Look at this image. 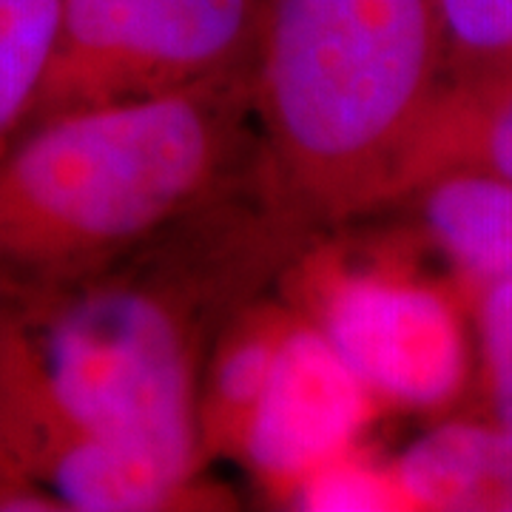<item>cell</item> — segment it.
<instances>
[{
	"instance_id": "cell-1",
	"label": "cell",
	"mask_w": 512,
	"mask_h": 512,
	"mask_svg": "<svg viewBox=\"0 0 512 512\" xmlns=\"http://www.w3.org/2000/svg\"><path fill=\"white\" fill-rule=\"evenodd\" d=\"M242 80L37 120L0 154V296L97 282L200 205L234 148Z\"/></svg>"
},
{
	"instance_id": "cell-2",
	"label": "cell",
	"mask_w": 512,
	"mask_h": 512,
	"mask_svg": "<svg viewBox=\"0 0 512 512\" xmlns=\"http://www.w3.org/2000/svg\"><path fill=\"white\" fill-rule=\"evenodd\" d=\"M433 0H268L256 94L282 220L328 225L384 205L436 100Z\"/></svg>"
},
{
	"instance_id": "cell-3",
	"label": "cell",
	"mask_w": 512,
	"mask_h": 512,
	"mask_svg": "<svg viewBox=\"0 0 512 512\" xmlns=\"http://www.w3.org/2000/svg\"><path fill=\"white\" fill-rule=\"evenodd\" d=\"M20 313L46 382L74 424L197 478L194 365L168 296L97 279Z\"/></svg>"
},
{
	"instance_id": "cell-4",
	"label": "cell",
	"mask_w": 512,
	"mask_h": 512,
	"mask_svg": "<svg viewBox=\"0 0 512 512\" xmlns=\"http://www.w3.org/2000/svg\"><path fill=\"white\" fill-rule=\"evenodd\" d=\"M305 316L376 402L436 410L467 379V336L453 302L416 276L319 256L302 276Z\"/></svg>"
},
{
	"instance_id": "cell-5",
	"label": "cell",
	"mask_w": 512,
	"mask_h": 512,
	"mask_svg": "<svg viewBox=\"0 0 512 512\" xmlns=\"http://www.w3.org/2000/svg\"><path fill=\"white\" fill-rule=\"evenodd\" d=\"M0 439L15 467L77 512H154L197 507V478L97 439L69 419L40 365L20 311L0 308Z\"/></svg>"
},
{
	"instance_id": "cell-6",
	"label": "cell",
	"mask_w": 512,
	"mask_h": 512,
	"mask_svg": "<svg viewBox=\"0 0 512 512\" xmlns=\"http://www.w3.org/2000/svg\"><path fill=\"white\" fill-rule=\"evenodd\" d=\"M376 404L322 328L296 313L239 458L274 498L291 501L311 470L359 444Z\"/></svg>"
},
{
	"instance_id": "cell-7",
	"label": "cell",
	"mask_w": 512,
	"mask_h": 512,
	"mask_svg": "<svg viewBox=\"0 0 512 512\" xmlns=\"http://www.w3.org/2000/svg\"><path fill=\"white\" fill-rule=\"evenodd\" d=\"M202 3L208 0H63L55 60L32 123L94 109L106 77L123 57L168 35Z\"/></svg>"
},
{
	"instance_id": "cell-8",
	"label": "cell",
	"mask_w": 512,
	"mask_h": 512,
	"mask_svg": "<svg viewBox=\"0 0 512 512\" xmlns=\"http://www.w3.org/2000/svg\"><path fill=\"white\" fill-rule=\"evenodd\" d=\"M413 510L512 512V427L450 421L393 461Z\"/></svg>"
},
{
	"instance_id": "cell-9",
	"label": "cell",
	"mask_w": 512,
	"mask_h": 512,
	"mask_svg": "<svg viewBox=\"0 0 512 512\" xmlns=\"http://www.w3.org/2000/svg\"><path fill=\"white\" fill-rule=\"evenodd\" d=\"M424 225L458 274L487 291L512 279V177L456 168L421 185Z\"/></svg>"
},
{
	"instance_id": "cell-10",
	"label": "cell",
	"mask_w": 512,
	"mask_h": 512,
	"mask_svg": "<svg viewBox=\"0 0 512 512\" xmlns=\"http://www.w3.org/2000/svg\"><path fill=\"white\" fill-rule=\"evenodd\" d=\"M293 316L291 308L259 305L222 336L205 384L197 390L202 456H242L256 404Z\"/></svg>"
},
{
	"instance_id": "cell-11",
	"label": "cell",
	"mask_w": 512,
	"mask_h": 512,
	"mask_svg": "<svg viewBox=\"0 0 512 512\" xmlns=\"http://www.w3.org/2000/svg\"><path fill=\"white\" fill-rule=\"evenodd\" d=\"M456 168L512 177V86L484 100L436 94L393 168L384 202Z\"/></svg>"
},
{
	"instance_id": "cell-12",
	"label": "cell",
	"mask_w": 512,
	"mask_h": 512,
	"mask_svg": "<svg viewBox=\"0 0 512 512\" xmlns=\"http://www.w3.org/2000/svg\"><path fill=\"white\" fill-rule=\"evenodd\" d=\"M63 0H0V154L32 123L52 69Z\"/></svg>"
},
{
	"instance_id": "cell-13",
	"label": "cell",
	"mask_w": 512,
	"mask_h": 512,
	"mask_svg": "<svg viewBox=\"0 0 512 512\" xmlns=\"http://www.w3.org/2000/svg\"><path fill=\"white\" fill-rule=\"evenodd\" d=\"M288 504L293 510L308 512L413 510L393 464H376L359 450V444L311 470L299 481Z\"/></svg>"
},
{
	"instance_id": "cell-14",
	"label": "cell",
	"mask_w": 512,
	"mask_h": 512,
	"mask_svg": "<svg viewBox=\"0 0 512 512\" xmlns=\"http://www.w3.org/2000/svg\"><path fill=\"white\" fill-rule=\"evenodd\" d=\"M441 37L473 57L512 60V0H433Z\"/></svg>"
},
{
	"instance_id": "cell-15",
	"label": "cell",
	"mask_w": 512,
	"mask_h": 512,
	"mask_svg": "<svg viewBox=\"0 0 512 512\" xmlns=\"http://www.w3.org/2000/svg\"><path fill=\"white\" fill-rule=\"evenodd\" d=\"M478 336L495 421L512 427V279L481 296Z\"/></svg>"
},
{
	"instance_id": "cell-16",
	"label": "cell",
	"mask_w": 512,
	"mask_h": 512,
	"mask_svg": "<svg viewBox=\"0 0 512 512\" xmlns=\"http://www.w3.org/2000/svg\"><path fill=\"white\" fill-rule=\"evenodd\" d=\"M0 510L6 512H49L63 510L55 495L46 493L40 484L29 478H15L0 473Z\"/></svg>"
},
{
	"instance_id": "cell-17",
	"label": "cell",
	"mask_w": 512,
	"mask_h": 512,
	"mask_svg": "<svg viewBox=\"0 0 512 512\" xmlns=\"http://www.w3.org/2000/svg\"><path fill=\"white\" fill-rule=\"evenodd\" d=\"M0 473H6V476H15V478H26L23 473H20L18 467H15L12 456L6 453V444H3V439H0ZM29 481H32V478H29Z\"/></svg>"
}]
</instances>
